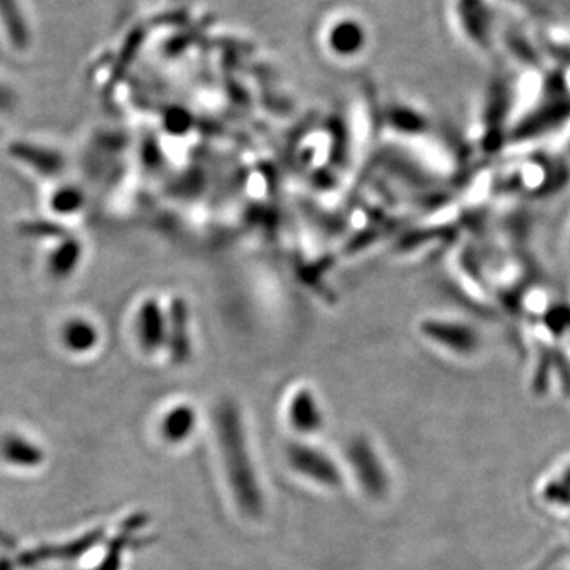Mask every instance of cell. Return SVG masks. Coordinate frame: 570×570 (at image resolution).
<instances>
[{
	"label": "cell",
	"mask_w": 570,
	"mask_h": 570,
	"mask_svg": "<svg viewBox=\"0 0 570 570\" xmlns=\"http://www.w3.org/2000/svg\"><path fill=\"white\" fill-rule=\"evenodd\" d=\"M216 436L236 505L250 519L261 517L265 505L264 491L250 456L245 426L238 411L230 404H224L217 411Z\"/></svg>",
	"instance_id": "6da1fadb"
},
{
	"label": "cell",
	"mask_w": 570,
	"mask_h": 570,
	"mask_svg": "<svg viewBox=\"0 0 570 570\" xmlns=\"http://www.w3.org/2000/svg\"><path fill=\"white\" fill-rule=\"evenodd\" d=\"M135 344L148 356L165 354L168 341V299L145 295L135 305L130 321Z\"/></svg>",
	"instance_id": "7a4b0ae2"
},
{
	"label": "cell",
	"mask_w": 570,
	"mask_h": 570,
	"mask_svg": "<svg viewBox=\"0 0 570 570\" xmlns=\"http://www.w3.org/2000/svg\"><path fill=\"white\" fill-rule=\"evenodd\" d=\"M346 453L360 487L370 497H382L387 490V475L373 445L365 438H355L348 442Z\"/></svg>",
	"instance_id": "3957f363"
},
{
	"label": "cell",
	"mask_w": 570,
	"mask_h": 570,
	"mask_svg": "<svg viewBox=\"0 0 570 570\" xmlns=\"http://www.w3.org/2000/svg\"><path fill=\"white\" fill-rule=\"evenodd\" d=\"M287 461L295 472L318 485L335 489L341 483L340 469L322 450L307 444H292L287 449Z\"/></svg>",
	"instance_id": "277c9868"
},
{
	"label": "cell",
	"mask_w": 570,
	"mask_h": 570,
	"mask_svg": "<svg viewBox=\"0 0 570 570\" xmlns=\"http://www.w3.org/2000/svg\"><path fill=\"white\" fill-rule=\"evenodd\" d=\"M168 299V341L167 354L175 363H186L193 355V311L183 296L174 295Z\"/></svg>",
	"instance_id": "5b68a950"
},
{
	"label": "cell",
	"mask_w": 570,
	"mask_h": 570,
	"mask_svg": "<svg viewBox=\"0 0 570 570\" xmlns=\"http://www.w3.org/2000/svg\"><path fill=\"white\" fill-rule=\"evenodd\" d=\"M287 419L299 433H317L324 425V411L314 390L299 387L287 401Z\"/></svg>",
	"instance_id": "8992f818"
},
{
	"label": "cell",
	"mask_w": 570,
	"mask_h": 570,
	"mask_svg": "<svg viewBox=\"0 0 570 570\" xmlns=\"http://www.w3.org/2000/svg\"><path fill=\"white\" fill-rule=\"evenodd\" d=\"M197 425V412L193 404L178 403L168 407L160 419V434L170 444H181L193 436Z\"/></svg>",
	"instance_id": "52a82bcc"
},
{
	"label": "cell",
	"mask_w": 570,
	"mask_h": 570,
	"mask_svg": "<svg viewBox=\"0 0 570 570\" xmlns=\"http://www.w3.org/2000/svg\"><path fill=\"white\" fill-rule=\"evenodd\" d=\"M62 341L71 352H91L99 346L100 330L96 322L86 316H75L62 326Z\"/></svg>",
	"instance_id": "ba28073f"
},
{
	"label": "cell",
	"mask_w": 570,
	"mask_h": 570,
	"mask_svg": "<svg viewBox=\"0 0 570 570\" xmlns=\"http://www.w3.org/2000/svg\"><path fill=\"white\" fill-rule=\"evenodd\" d=\"M363 45V37L354 26H340L332 33L330 50L340 58H352L360 51Z\"/></svg>",
	"instance_id": "9c48e42d"
},
{
	"label": "cell",
	"mask_w": 570,
	"mask_h": 570,
	"mask_svg": "<svg viewBox=\"0 0 570 570\" xmlns=\"http://www.w3.org/2000/svg\"><path fill=\"white\" fill-rule=\"evenodd\" d=\"M3 459L14 464H37L41 460L40 450L31 445V442L21 438H9L3 442Z\"/></svg>",
	"instance_id": "30bf717a"
}]
</instances>
